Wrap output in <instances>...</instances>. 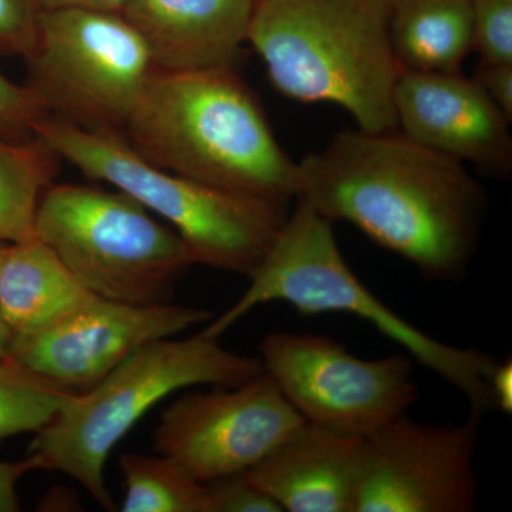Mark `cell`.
<instances>
[{"instance_id":"cell-26","label":"cell","mask_w":512,"mask_h":512,"mask_svg":"<svg viewBox=\"0 0 512 512\" xmlns=\"http://www.w3.org/2000/svg\"><path fill=\"white\" fill-rule=\"evenodd\" d=\"M32 471L36 468L29 457L19 461L0 460V512L19 511L18 484Z\"/></svg>"},{"instance_id":"cell-12","label":"cell","mask_w":512,"mask_h":512,"mask_svg":"<svg viewBox=\"0 0 512 512\" xmlns=\"http://www.w3.org/2000/svg\"><path fill=\"white\" fill-rule=\"evenodd\" d=\"M212 319L207 309L94 295L55 325L10 338L8 356L64 389H90L141 346ZM73 392V390H72Z\"/></svg>"},{"instance_id":"cell-19","label":"cell","mask_w":512,"mask_h":512,"mask_svg":"<svg viewBox=\"0 0 512 512\" xmlns=\"http://www.w3.org/2000/svg\"><path fill=\"white\" fill-rule=\"evenodd\" d=\"M123 512H208L207 484L174 458L124 454Z\"/></svg>"},{"instance_id":"cell-24","label":"cell","mask_w":512,"mask_h":512,"mask_svg":"<svg viewBox=\"0 0 512 512\" xmlns=\"http://www.w3.org/2000/svg\"><path fill=\"white\" fill-rule=\"evenodd\" d=\"M40 10L35 0H0V53L28 57L35 46Z\"/></svg>"},{"instance_id":"cell-21","label":"cell","mask_w":512,"mask_h":512,"mask_svg":"<svg viewBox=\"0 0 512 512\" xmlns=\"http://www.w3.org/2000/svg\"><path fill=\"white\" fill-rule=\"evenodd\" d=\"M480 63H512V0H470Z\"/></svg>"},{"instance_id":"cell-14","label":"cell","mask_w":512,"mask_h":512,"mask_svg":"<svg viewBox=\"0 0 512 512\" xmlns=\"http://www.w3.org/2000/svg\"><path fill=\"white\" fill-rule=\"evenodd\" d=\"M258 0H124L121 15L165 72L234 67Z\"/></svg>"},{"instance_id":"cell-17","label":"cell","mask_w":512,"mask_h":512,"mask_svg":"<svg viewBox=\"0 0 512 512\" xmlns=\"http://www.w3.org/2000/svg\"><path fill=\"white\" fill-rule=\"evenodd\" d=\"M390 43L402 70L463 72L474 50L470 0H392Z\"/></svg>"},{"instance_id":"cell-29","label":"cell","mask_w":512,"mask_h":512,"mask_svg":"<svg viewBox=\"0 0 512 512\" xmlns=\"http://www.w3.org/2000/svg\"><path fill=\"white\" fill-rule=\"evenodd\" d=\"M5 247V242H0V258H2L3 249H5ZM10 338H12V333H10L8 326L5 325L2 316H0V359L8 356Z\"/></svg>"},{"instance_id":"cell-18","label":"cell","mask_w":512,"mask_h":512,"mask_svg":"<svg viewBox=\"0 0 512 512\" xmlns=\"http://www.w3.org/2000/svg\"><path fill=\"white\" fill-rule=\"evenodd\" d=\"M16 141L0 136V242L35 237L37 205L52 185L60 157L36 136Z\"/></svg>"},{"instance_id":"cell-5","label":"cell","mask_w":512,"mask_h":512,"mask_svg":"<svg viewBox=\"0 0 512 512\" xmlns=\"http://www.w3.org/2000/svg\"><path fill=\"white\" fill-rule=\"evenodd\" d=\"M264 372L259 357L238 355L200 332L190 339H158L137 349L83 393H72L37 431L28 457L36 470L59 471L113 510L104 470L111 451L138 420L184 387H235Z\"/></svg>"},{"instance_id":"cell-13","label":"cell","mask_w":512,"mask_h":512,"mask_svg":"<svg viewBox=\"0 0 512 512\" xmlns=\"http://www.w3.org/2000/svg\"><path fill=\"white\" fill-rule=\"evenodd\" d=\"M397 128L407 137L494 178L512 170L510 119L476 79L403 70L394 89Z\"/></svg>"},{"instance_id":"cell-4","label":"cell","mask_w":512,"mask_h":512,"mask_svg":"<svg viewBox=\"0 0 512 512\" xmlns=\"http://www.w3.org/2000/svg\"><path fill=\"white\" fill-rule=\"evenodd\" d=\"M249 279L244 295L201 330L205 336L221 339L238 320L265 303H288L302 315L349 313L375 326L407 355L456 387L466 397L473 419L481 421L495 410L488 379L497 360L431 338L384 305L346 264L332 222L305 201L296 200L274 247Z\"/></svg>"},{"instance_id":"cell-16","label":"cell","mask_w":512,"mask_h":512,"mask_svg":"<svg viewBox=\"0 0 512 512\" xmlns=\"http://www.w3.org/2000/svg\"><path fill=\"white\" fill-rule=\"evenodd\" d=\"M94 296L37 238L6 244L0 258V316L12 336L55 325Z\"/></svg>"},{"instance_id":"cell-6","label":"cell","mask_w":512,"mask_h":512,"mask_svg":"<svg viewBox=\"0 0 512 512\" xmlns=\"http://www.w3.org/2000/svg\"><path fill=\"white\" fill-rule=\"evenodd\" d=\"M33 136L86 177L113 185L170 222L194 264L251 278L288 218V208L148 163L114 131L87 130L46 114L36 121Z\"/></svg>"},{"instance_id":"cell-3","label":"cell","mask_w":512,"mask_h":512,"mask_svg":"<svg viewBox=\"0 0 512 512\" xmlns=\"http://www.w3.org/2000/svg\"><path fill=\"white\" fill-rule=\"evenodd\" d=\"M392 0H258L247 42L278 92L333 103L357 128L396 130L403 70L390 43Z\"/></svg>"},{"instance_id":"cell-8","label":"cell","mask_w":512,"mask_h":512,"mask_svg":"<svg viewBox=\"0 0 512 512\" xmlns=\"http://www.w3.org/2000/svg\"><path fill=\"white\" fill-rule=\"evenodd\" d=\"M26 62V86L49 116L120 134L157 70L146 40L121 13L94 9L40 12Z\"/></svg>"},{"instance_id":"cell-2","label":"cell","mask_w":512,"mask_h":512,"mask_svg":"<svg viewBox=\"0 0 512 512\" xmlns=\"http://www.w3.org/2000/svg\"><path fill=\"white\" fill-rule=\"evenodd\" d=\"M123 136L148 163L181 177L289 208L298 164L234 67L156 70Z\"/></svg>"},{"instance_id":"cell-28","label":"cell","mask_w":512,"mask_h":512,"mask_svg":"<svg viewBox=\"0 0 512 512\" xmlns=\"http://www.w3.org/2000/svg\"><path fill=\"white\" fill-rule=\"evenodd\" d=\"M35 3L40 12L57 9H94L121 13L124 0H35Z\"/></svg>"},{"instance_id":"cell-11","label":"cell","mask_w":512,"mask_h":512,"mask_svg":"<svg viewBox=\"0 0 512 512\" xmlns=\"http://www.w3.org/2000/svg\"><path fill=\"white\" fill-rule=\"evenodd\" d=\"M303 423L272 377L262 372L241 386L185 394L165 409L154 444L158 453L207 484L251 470Z\"/></svg>"},{"instance_id":"cell-22","label":"cell","mask_w":512,"mask_h":512,"mask_svg":"<svg viewBox=\"0 0 512 512\" xmlns=\"http://www.w3.org/2000/svg\"><path fill=\"white\" fill-rule=\"evenodd\" d=\"M45 107L28 86L13 83L0 73V136L25 141L33 136L36 121L46 116Z\"/></svg>"},{"instance_id":"cell-10","label":"cell","mask_w":512,"mask_h":512,"mask_svg":"<svg viewBox=\"0 0 512 512\" xmlns=\"http://www.w3.org/2000/svg\"><path fill=\"white\" fill-rule=\"evenodd\" d=\"M480 421H390L363 437L352 512H473Z\"/></svg>"},{"instance_id":"cell-9","label":"cell","mask_w":512,"mask_h":512,"mask_svg":"<svg viewBox=\"0 0 512 512\" xmlns=\"http://www.w3.org/2000/svg\"><path fill=\"white\" fill-rule=\"evenodd\" d=\"M259 353L264 372L305 421L346 436H369L419 400L409 355L360 359L326 336L285 332L266 335Z\"/></svg>"},{"instance_id":"cell-20","label":"cell","mask_w":512,"mask_h":512,"mask_svg":"<svg viewBox=\"0 0 512 512\" xmlns=\"http://www.w3.org/2000/svg\"><path fill=\"white\" fill-rule=\"evenodd\" d=\"M64 389L36 375L9 356L0 359V441L37 433L49 424L69 399Z\"/></svg>"},{"instance_id":"cell-25","label":"cell","mask_w":512,"mask_h":512,"mask_svg":"<svg viewBox=\"0 0 512 512\" xmlns=\"http://www.w3.org/2000/svg\"><path fill=\"white\" fill-rule=\"evenodd\" d=\"M476 80L505 116L512 120V63H480Z\"/></svg>"},{"instance_id":"cell-15","label":"cell","mask_w":512,"mask_h":512,"mask_svg":"<svg viewBox=\"0 0 512 512\" xmlns=\"http://www.w3.org/2000/svg\"><path fill=\"white\" fill-rule=\"evenodd\" d=\"M362 439L305 421L247 474L282 512H352Z\"/></svg>"},{"instance_id":"cell-27","label":"cell","mask_w":512,"mask_h":512,"mask_svg":"<svg viewBox=\"0 0 512 512\" xmlns=\"http://www.w3.org/2000/svg\"><path fill=\"white\" fill-rule=\"evenodd\" d=\"M491 397H493L494 409L504 414H512V362L495 363L490 379Z\"/></svg>"},{"instance_id":"cell-7","label":"cell","mask_w":512,"mask_h":512,"mask_svg":"<svg viewBox=\"0 0 512 512\" xmlns=\"http://www.w3.org/2000/svg\"><path fill=\"white\" fill-rule=\"evenodd\" d=\"M35 237L94 295L165 301L192 261L183 239L140 202L84 185H50L37 205Z\"/></svg>"},{"instance_id":"cell-23","label":"cell","mask_w":512,"mask_h":512,"mask_svg":"<svg viewBox=\"0 0 512 512\" xmlns=\"http://www.w3.org/2000/svg\"><path fill=\"white\" fill-rule=\"evenodd\" d=\"M208 512H282L245 473L231 474L207 483Z\"/></svg>"},{"instance_id":"cell-1","label":"cell","mask_w":512,"mask_h":512,"mask_svg":"<svg viewBox=\"0 0 512 512\" xmlns=\"http://www.w3.org/2000/svg\"><path fill=\"white\" fill-rule=\"evenodd\" d=\"M296 200L332 222L355 225L424 278L466 275L487 197L466 165L396 130H345L298 163Z\"/></svg>"}]
</instances>
